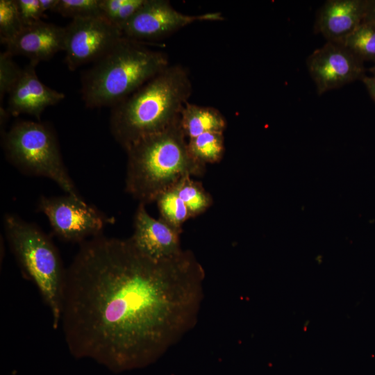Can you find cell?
Masks as SVG:
<instances>
[{
	"label": "cell",
	"mask_w": 375,
	"mask_h": 375,
	"mask_svg": "<svg viewBox=\"0 0 375 375\" xmlns=\"http://www.w3.org/2000/svg\"><path fill=\"white\" fill-rule=\"evenodd\" d=\"M16 3L24 27L42 20L44 13L39 0H16Z\"/></svg>",
	"instance_id": "23"
},
{
	"label": "cell",
	"mask_w": 375,
	"mask_h": 375,
	"mask_svg": "<svg viewBox=\"0 0 375 375\" xmlns=\"http://www.w3.org/2000/svg\"><path fill=\"white\" fill-rule=\"evenodd\" d=\"M53 12L72 19L103 17L100 0H58Z\"/></svg>",
	"instance_id": "21"
},
{
	"label": "cell",
	"mask_w": 375,
	"mask_h": 375,
	"mask_svg": "<svg viewBox=\"0 0 375 375\" xmlns=\"http://www.w3.org/2000/svg\"><path fill=\"white\" fill-rule=\"evenodd\" d=\"M193 156L202 163L219 162L225 151L223 132H206L188 141Z\"/></svg>",
	"instance_id": "17"
},
{
	"label": "cell",
	"mask_w": 375,
	"mask_h": 375,
	"mask_svg": "<svg viewBox=\"0 0 375 375\" xmlns=\"http://www.w3.org/2000/svg\"><path fill=\"white\" fill-rule=\"evenodd\" d=\"M38 208L48 218L55 235L67 242L81 243L88 237L101 235L112 222L83 199L69 194L42 197Z\"/></svg>",
	"instance_id": "7"
},
{
	"label": "cell",
	"mask_w": 375,
	"mask_h": 375,
	"mask_svg": "<svg viewBox=\"0 0 375 375\" xmlns=\"http://www.w3.org/2000/svg\"><path fill=\"white\" fill-rule=\"evenodd\" d=\"M5 153L19 170L48 178L67 194L81 198L63 163L56 138L42 123L21 121L3 137Z\"/></svg>",
	"instance_id": "6"
},
{
	"label": "cell",
	"mask_w": 375,
	"mask_h": 375,
	"mask_svg": "<svg viewBox=\"0 0 375 375\" xmlns=\"http://www.w3.org/2000/svg\"><path fill=\"white\" fill-rule=\"evenodd\" d=\"M204 279L190 250L155 260L130 238L101 234L81 242L62 292L69 351L113 373L149 366L196 324Z\"/></svg>",
	"instance_id": "1"
},
{
	"label": "cell",
	"mask_w": 375,
	"mask_h": 375,
	"mask_svg": "<svg viewBox=\"0 0 375 375\" xmlns=\"http://www.w3.org/2000/svg\"><path fill=\"white\" fill-rule=\"evenodd\" d=\"M134 231L129 238L143 253L155 259L168 258L181 253L182 232L167 222L151 217L145 204L139 203L134 216Z\"/></svg>",
	"instance_id": "11"
},
{
	"label": "cell",
	"mask_w": 375,
	"mask_h": 375,
	"mask_svg": "<svg viewBox=\"0 0 375 375\" xmlns=\"http://www.w3.org/2000/svg\"><path fill=\"white\" fill-rule=\"evenodd\" d=\"M368 0H328L317 12L315 31L342 43L364 20Z\"/></svg>",
	"instance_id": "14"
},
{
	"label": "cell",
	"mask_w": 375,
	"mask_h": 375,
	"mask_svg": "<svg viewBox=\"0 0 375 375\" xmlns=\"http://www.w3.org/2000/svg\"><path fill=\"white\" fill-rule=\"evenodd\" d=\"M370 72L372 74V76L375 77V65L370 68Z\"/></svg>",
	"instance_id": "28"
},
{
	"label": "cell",
	"mask_w": 375,
	"mask_h": 375,
	"mask_svg": "<svg viewBox=\"0 0 375 375\" xmlns=\"http://www.w3.org/2000/svg\"><path fill=\"white\" fill-rule=\"evenodd\" d=\"M58 0H39L40 6L42 12L50 10L53 12Z\"/></svg>",
	"instance_id": "27"
},
{
	"label": "cell",
	"mask_w": 375,
	"mask_h": 375,
	"mask_svg": "<svg viewBox=\"0 0 375 375\" xmlns=\"http://www.w3.org/2000/svg\"><path fill=\"white\" fill-rule=\"evenodd\" d=\"M3 226L13 254L25 274L37 286L51 311L53 327L58 328L66 269L56 247L38 226L17 215H6Z\"/></svg>",
	"instance_id": "5"
},
{
	"label": "cell",
	"mask_w": 375,
	"mask_h": 375,
	"mask_svg": "<svg viewBox=\"0 0 375 375\" xmlns=\"http://www.w3.org/2000/svg\"><path fill=\"white\" fill-rule=\"evenodd\" d=\"M146 0H125L122 7L108 20L121 31L125 24L141 8Z\"/></svg>",
	"instance_id": "24"
},
{
	"label": "cell",
	"mask_w": 375,
	"mask_h": 375,
	"mask_svg": "<svg viewBox=\"0 0 375 375\" xmlns=\"http://www.w3.org/2000/svg\"><path fill=\"white\" fill-rule=\"evenodd\" d=\"M224 20L219 12L188 15L176 10L167 0H146L122 27L123 37L138 42L158 40L197 22Z\"/></svg>",
	"instance_id": "8"
},
{
	"label": "cell",
	"mask_w": 375,
	"mask_h": 375,
	"mask_svg": "<svg viewBox=\"0 0 375 375\" xmlns=\"http://www.w3.org/2000/svg\"><path fill=\"white\" fill-rule=\"evenodd\" d=\"M375 25V0H368L364 20Z\"/></svg>",
	"instance_id": "25"
},
{
	"label": "cell",
	"mask_w": 375,
	"mask_h": 375,
	"mask_svg": "<svg viewBox=\"0 0 375 375\" xmlns=\"http://www.w3.org/2000/svg\"><path fill=\"white\" fill-rule=\"evenodd\" d=\"M38 63L30 61L9 93V115L28 114L40 119L44 110L65 98V94L42 83L38 78L35 67Z\"/></svg>",
	"instance_id": "12"
},
{
	"label": "cell",
	"mask_w": 375,
	"mask_h": 375,
	"mask_svg": "<svg viewBox=\"0 0 375 375\" xmlns=\"http://www.w3.org/2000/svg\"><path fill=\"white\" fill-rule=\"evenodd\" d=\"M24 28L17 9L16 0L0 1V39L5 44Z\"/></svg>",
	"instance_id": "20"
},
{
	"label": "cell",
	"mask_w": 375,
	"mask_h": 375,
	"mask_svg": "<svg viewBox=\"0 0 375 375\" xmlns=\"http://www.w3.org/2000/svg\"><path fill=\"white\" fill-rule=\"evenodd\" d=\"M65 37V28L41 20L24 27L5 45L12 56L22 55L39 63L64 51Z\"/></svg>",
	"instance_id": "13"
},
{
	"label": "cell",
	"mask_w": 375,
	"mask_h": 375,
	"mask_svg": "<svg viewBox=\"0 0 375 375\" xmlns=\"http://www.w3.org/2000/svg\"><path fill=\"white\" fill-rule=\"evenodd\" d=\"M6 51L0 54V99L9 94L19 78L22 69L14 62Z\"/></svg>",
	"instance_id": "22"
},
{
	"label": "cell",
	"mask_w": 375,
	"mask_h": 375,
	"mask_svg": "<svg viewBox=\"0 0 375 375\" xmlns=\"http://www.w3.org/2000/svg\"><path fill=\"white\" fill-rule=\"evenodd\" d=\"M174 188L186 205L191 217L205 212L213 203L211 194L202 183L190 176L182 179Z\"/></svg>",
	"instance_id": "16"
},
{
	"label": "cell",
	"mask_w": 375,
	"mask_h": 375,
	"mask_svg": "<svg viewBox=\"0 0 375 375\" xmlns=\"http://www.w3.org/2000/svg\"><path fill=\"white\" fill-rule=\"evenodd\" d=\"M156 202L160 215V218L182 232L183 224L192 217L186 205L178 196L174 188L161 194Z\"/></svg>",
	"instance_id": "18"
},
{
	"label": "cell",
	"mask_w": 375,
	"mask_h": 375,
	"mask_svg": "<svg viewBox=\"0 0 375 375\" xmlns=\"http://www.w3.org/2000/svg\"><path fill=\"white\" fill-rule=\"evenodd\" d=\"M65 29V62L70 70L96 62L123 38L122 31L104 17L75 18Z\"/></svg>",
	"instance_id": "9"
},
{
	"label": "cell",
	"mask_w": 375,
	"mask_h": 375,
	"mask_svg": "<svg viewBox=\"0 0 375 375\" xmlns=\"http://www.w3.org/2000/svg\"><path fill=\"white\" fill-rule=\"evenodd\" d=\"M180 121L128 147L125 190L139 203L156 201L188 176H202L206 165L191 153Z\"/></svg>",
	"instance_id": "3"
},
{
	"label": "cell",
	"mask_w": 375,
	"mask_h": 375,
	"mask_svg": "<svg viewBox=\"0 0 375 375\" xmlns=\"http://www.w3.org/2000/svg\"><path fill=\"white\" fill-rule=\"evenodd\" d=\"M306 63L319 94L365 76L362 61L340 43L327 42L308 56Z\"/></svg>",
	"instance_id": "10"
},
{
	"label": "cell",
	"mask_w": 375,
	"mask_h": 375,
	"mask_svg": "<svg viewBox=\"0 0 375 375\" xmlns=\"http://www.w3.org/2000/svg\"><path fill=\"white\" fill-rule=\"evenodd\" d=\"M180 123L188 140L206 132H224L227 122L215 108L188 102L181 114Z\"/></svg>",
	"instance_id": "15"
},
{
	"label": "cell",
	"mask_w": 375,
	"mask_h": 375,
	"mask_svg": "<svg viewBox=\"0 0 375 375\" xmlns=\"http://www.w3.org/2000/svg\"><path fill=\"white\" fill-rule=\"evenodd\" d=\"M341 44L362 61L375 62V25L363 21Z\"/></svg>",
	"instance_id": "19"
},
{
	"label": "cell",
	"mask_w": 375,
	"mask_h": 375,
	"mask_svg": "<svg viewBox=\"0 0 375 375\" xmlns=\"http://www.w3.org/2000/svg\"><path fill=\"white\" fill-rule=\"evenodd\" d=\"M169 65L164 52L123 37L85 74L82 98L88 108L113 107Z\"/></svg>",
	"instance_id": "4"
},
{
	"label": "cell",
	"mask_w": 375,
	"mask_h": 375,
	"mask_svg": "<svg viewBox=\"0 0 375 375\" xmlns=\"http://www.w3.org/2000/svg\"><path fill=\"white\" fill-rule=\"evenodd\" d=\"M192 92L188 70L169 65L112 107L110 127L126 150L138 141L165 131L180 121Z\"/></svg>",
	"instance_id": "2"
},
{
	"label": "cell",
	"mask_w": 375,
	"mask_h": 375,
	"mask_svg": "<svg viewBox=\"0 0 375 375\" xmlns=\"http://www.w3.org/2000/svg\"><path fill=\"white\" fill-rule=\"evenodd\" d=\"M361 81L364 83L372 98L375 101V77L365 75Z\"/></svg>",
	"instance_id": "26"
}]
</instances>
